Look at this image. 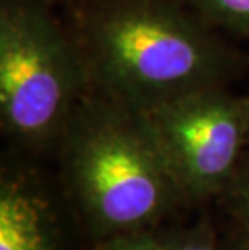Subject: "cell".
<instances>
[{
	"label": "cell",
	"mask_w": 249,
	"mask_h": 250,
	"mask_svg": "<svg viewBox=\"0 0 249 250\" xmlns=\"http://www.w3.org/2000/svg\"><path fill=\"white\" fill-rule=\"evenodd\" d=\"M50 0H0V126L18 152L57 148L89 92L81 55Z\"/></svg>",
	"instance_id": "3"
},
{
	"label": "cell",
	"mask_w": 249,
	"mask_h": 250,
	"mask_svg": "<svg viewBox=\"0 0 249 250\" xmlns=\"http://www.w3.org/2000/svg\"><path fill=\"white\" fill-rule=\"evenodd\" d=\"M96 250H165L163 241L156 237L151 229L135 231L107 237Z\"/></svg>",
	"instance_id": "9"
},
{
	"label": "cell",
	"mask_w": 249,
	"mask_h": 250,
	"mask_svg": "<svg viewBox=\"0 0 249 250\" xmlns=\"http://www.w3.org/2000/svg\"><path fill=\"white\" fill-rule=\"evenodd\" d=\"M63 192L100 241L152 229L184 204L141 115L91 90L57 147Z\"/></svg>",
	"instance_id": "2"
},
{
	"label": "cell",
	"mask_w": 249,
	"mask_h": 250,
	"mask_svg": "<svg viewBox=\"0 0 249 250\" xmlns=\"http://www.w3.org/2000/svg\"><path fill=\"white\" fill-rule=\"evenodd\" d=\"M63 21L89 89L136 111L230 87L249 68V55L181 0H78Z\"/></svg>",
	"instance_id": "1"
},
{
	"label": "cell",
	"mask_w": 249,
	"mask_h": 250,
	"mask_svg": "<svg viewBox=\"0 0 249 250\" xmlns=\"http://www.w3.org/2000/svg\"><path fill=\"white\" fill-rule=\"evenodd\" d=\"M245 97V105H246V118H248V148H249V92L246 95H243Z\"/></svg>",
	"instance_id": "11"
},
{
	"label": "cell",
	"mask_w": 249,
	"mask_h": 250,
	"mask_svg": "<svg viewBox=\"0 0 249 250\" xmlns=\"http://www.w3.org/2000/svg\"><path fill=\"white\" fill-rule=\"evenodd\" d=\"M58 210L52 189L28 160H8L0 176V250H57Z\"/></svg>",
	"instance_id": "5"
},
{
	"label": "cell",
	"mask_w": 249,
	"mask_h": 250,
	"mask_svg": "<svg viewBox=\"0 0 249 250\" xmlns=\"http://www.w3.org/2000/svg\"><path fill=\"white\" fill-rule=\"evenodd\" d=\"M137 113L184 204L222 195L248 150L243 95L210 87Z\"/></svg>",
	"instance_id": "4"
},
{
	"label": "cell",
	"mask_w": 249,
	"mask_h": 250,
	"mask_svg": "<svg viewBox=\"0 0 249 250\" xmlns=\"http://www.w3.org/2000/svg\"><path fill=\"white\" fill-rule=\"evenodd\" d=\"M222 34L249 41V0H181Z\"/></svg>",
	"instance_id": "6"
},
{
	"label": "cell",
	"mask_w": 249,
	"mask_h": 250,
	"mask_svg": "<svg viewBox=\"0 0 249 250\" xmlns=\"http://www.w3.org/2000/svg\"><path fill=\"white\" fill-rule=\"evenodd\" d=\"M231 250H249V236L248 234L243 232L241 239H238V241L233 244Z\"/></svg>",
	"instance_id": "10"
},
{
	"label": "cell",
	"mask_w": 249,
	"mask_h": 250,
	"mask_svg": "<svg viewBox=\"0 0 249 250\" xmlns=\"http://www.w3.org/2000/svg\"><path fill=\"white\" fill-rule=\"evenodd\" d=\"M52 3H55V2H60V3H65V5H68V3H73V2H78V0H50Z\"/></svg>",
	"instance_id": "12"
},
{
	"label": "cell",
	"mask_w": 249,
	"mask_h": 250,
	"mask_svg": "<svg viewBox=\"0 0 249 250\" xmlns=\"http://www.w3.org/2000/svg\"><path fill=\"white\" fill-rule=\"evenodd\" d=\"M165 250H220L209 226L198 225L188 231L163 239Z\"/></svg>",
	"instance_id": "8"
},
{
	"label": "cell",
	"mask_w": 249,
	"mask_h": 250,
	"mask_svg": "<svg viewBox=\"0 0 249 250\" xmlns=\"http://www.w3.org/2000/svg\"><path fill=\"white\" fill-rule=\"evenodd\" d=\"M220 197L228 213L249 236V148Z\"/></svg>",
	"instance_id": "7"
}]
</instances>
